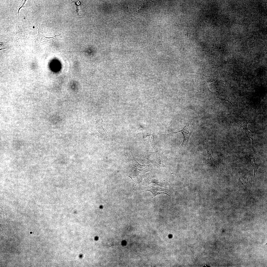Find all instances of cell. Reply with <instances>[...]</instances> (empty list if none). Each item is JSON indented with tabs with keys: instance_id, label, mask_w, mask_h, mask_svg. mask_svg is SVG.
<instances>
[{
	"instance_id": "3957f363",
	"label": "cell",
	"mask_w": 267,
	"mask_h": 267,
	"mask_svg": "<svg viewBox=\"0 0 267 267\" xmlns=\"http://www.w3.org/2000/svg\"><path fill=\"white\" fill-rule=\"evenodd\" d=\"M178 132L181 133L183 136V140L180 147L181 148L185 147L188 145L189 140L192 133L191 127L189 123L187 122L183 129L179 131L163 135H168Z\"/></svg>"
},
{
	"instance_id": "6da1fadb",
	"label": "cell",
	"mask_w": 267,
	"mask_h": 267,
	"mask_svg": "<svg viewBox=\"0 0 267 267\" xmlns=\"http://www.w3.org/2000/svg\"><path fill=\"white\" fill-rule=\"evenodd\" d=\"M164 150L161 149L153 152H144L141 157L150 161L155 166L157 167H165L161 159Z\"/></svg>"
},
{
	"instance_id": "52a82bcc",
	"label": "cell",
	"mask_w": 267,
	"mask_h": 267,
	"mask_svg": "<svg viewBox=\"0 0 267 267\" xmlns=\"http://www.w3.org/2000/svg\"><path fill=\"white\" fill-rule=\"evenodd\" d=\"M58 35H56L53 37L48 38L45 37L44 35L40 34L39 32V28L38 29V34L35 39V42L37 43H40L44 42L51 40L54 39L55 37Z\"/></svg>"
},
{
	"instance_id": "8fae6325",
	"label": "cell",
	"mask_w": 267,
	"mask_h": 267,
	"mask_svg": "<svg viewBox=\"0 0 267 267\" xmlns=\"http://www.w3.org/2000/svg\"><path fill=\"white\" fill-rule=\"evenodd\" d=\"M26 1V0H22V1L21 3V4H20V5L19 8V9L18 11V16H19V10L22 7H24V4L25 3V2Z\"/></svg>"
},
{
	"instance_id": "9c48e42d",
	"label": "cell",
	"mask_w": 267,
	"mask_h": 267,
	"mask_svg": "<svg viewBox=\"0 0 267 267\" xmlns=\"http://www.w3.org/2000/svg\"><path fill=\"white\" fill-rule=\"evenodd\" d=\"M252 119H251L249 120H237L236 122V123L241 126L245 131L247 135H248L251 133L248 130L247 125L249 122Z\"/></svg>"
},
{
	"instance_id": "7c38bea8",
	"label": "cell",
	"mask_w": 267,
	"mask_h": 267,
	"mask_svg": "<svg viewBox=\"0 0 267 267\" xmlns=\"http://www.w3.org/2000/svg\"><path fill=\"white\" fill-rule=\"evenodd\" d=\"M267 243H266V245H267Z\"/></svg>"
},
{
	"instance_id": "7a4b0ae2",
	"label": "cell",
	"mask_w": 267,
	"mask_h": 267,
	"mask_svg": "<svg viewBox=\"0 0 267 267\" xmlns=\"http://www.w3.org/2000/svg\"><path fill=\"white\" fill-rule=\"evenodd\" d=\"M258 151L253 150L251 148L248 150V160L254 171V178L255 174L257 175V170L262 164Z\"/></svg>"
},
{
	"instance_id": "30bf717a",
	"label": "cell",
	"mask_w": 267,
	"mask_h": 267,
	"mask_svg": "<svg viewBox=\"0 0 267 267\" xmlns=\"http://www.w3.org/2000/svg\"><path fill=\"white\" fill-rule=\"evenodd\" d=\"M75 4L77 7V11L79 15L81 14V11L80 8V5L79 1H75Z\"/></svg>"
},
{
	"instance_id": "5b68a950",
	"label": "cell",
	"mask_w": 267,
	"mask_h": 267,
	"mask_svg": "<svg viewBox=\"0 0 267 267\" xmlns=\"http://www.w3.org/2000/svg\"><path fill=\"white\" fill-rule=\"evenodd\" d=\"M204 143L205 147L207 152V158L203 164H211L214 166L218 170H219L221 171V168L220 165L216 160L212 156L209 150L208 145L204 141Z\"/></svg>"
},
{
	"instance_id": "277c9868",
	"label": "cell",
	"mask_w": 267,
	"mask_h": 267,
	"mask_svg": "<svg viewBox=\"0 0 267 267\" xmlns=\"http://www.w3.org/2000/svg\"><path fill=\"white\" fill-rule=\"evenodd\" d=\"M143 192L150 191L155 197L160 194L164 193L168 195L170 197V194L168 192L169 190L159 187H155L150 185L148 187H143Z\"/></svg>"
},
{
	"instance_id": "8992f818",
	"label": "cell",
	"mask_w": 267,
	"mask_h": 267,
	"mask_svg": "<svg viewBox=\"0 0 267 267\" xmlns=\"http://www.w3.org/2000/svg\"><path fill=\"white\" fill-rule=\"evenodd\" d=\"M240 180L245 185L246 190L249 191V186L248 182V178L247 174L245 169H244L240 173Z\"/></svg>"
},
{
	"instance_id": "ba28073f",
	"label": "cell",
	"mask_w": 267,
	"mask_h": 267,
	"mask_svg": "<svg viewBox=\"0 0 267 267\" xmlns=\"http://www.w3.org/2000/svg\"><path fill=\"white\" fill-rule=\"evenodd\" d=\"M15 41L16 42H24L26 38L23 32L19 26L15 34Z\"/></svg>"
}]
</instances>
